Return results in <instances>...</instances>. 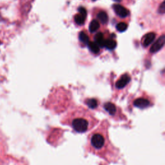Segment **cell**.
<instances>
[{
    "label": "cell",
    "mask_w": 165,
    "mask_h": 165,
    "mask_svg": "<svg viewBox=\"0 0 165 165\" xmlns=\"http://www.w3.org/2000/svg\"><path fill=\"white\" fill-rule=\"evenodd\" d=\"M108 123L102 121L99 126L92 131L88 137L87 150L107 160H113L117 155V150H114L108 134Z\"/></svg>",
    "instance_id": "1"
},
{
    "label": "cell",
    "mask_w": 165,
    "mask_h": 165,
    "mask_svg": "<svg viewBox=\"0 0 165 165\" xmlns=\"http://www.w3.org/2000/svg\"><path fill=\"white\" fill-rule=\"evenodd\" d=\"M62 123L67 125L77 133H85L94 128L98 121L93 115L84 109H77L68 113Z\"/></svg>",
    "instance_id": "2"
},
{
    "label": "cell",
    "mask_w": 165,
    "mask_h": 165,
    "mask_svg": "<svg viewBox=\"0 0 165 165\" xmlns=\"http://www.w3.org/2000/svg\"><path fill=\"white\" fill-rule=\"evenodd\" d=\"M78 12L79 13L74 16V21L77 25H82L85 23L86 18H87V11L84 7L80 6L78 9Z\"/></svg>",
    "instance_id": "3"
},
{
    "label": "cell",
    "mask_w": 165,
    "mask_h": 165,
    "mask_svg": "<svg viewBox=\"0 0 165 165\" xmlns=\"http://www.w3.org/2000/svg\"><path fill=\"white\" fill-rule=\"evenodd\" d=\"M133 103L134 106L141 109H146L151 105V102H150V100L145 97H139L136 99L134 100Z\"/></svg>",
    "instance_id": "4"
},
{
    "label": "cell",
    "mask_w": 165,
    "mask_h": 165,
    "mask_svg": "<svg viewBox=\"0 0 165 165\" xmlns=\"http://www.w3.org/2000/svg\"><path fill=\"white\" fill-rule=\"evenodd\" d=\"M113 9L117 15L121 18H125L129 15L128 10H127L125 7L119 4L113 5Z\"/></svg>",
    "instance_id": "5"
},
{
    "label": "cell",
    "mask_w": 165,
    "mask_h": 165,
    "mask_svg": "<svg viewBox=\"0 0 165 165\" xmlns=\"http://www.w3.org/2000/svg\"><path fill=\"white\" fill-rule=\"evenodd\" d=\"M164 40H165L164 35H162L152 45L151 48H150V52L155 53L160 51L164 45Z\"/></svg>",
    "instance_id": "6"
},
{
    "label": "cell",
    "mask_w": 165,
    "mask_h": 165,
    "mask_svg": "<svg viewBox=\"0 0 165 165\" xmlns=\"http://www.w3.org/2000/svg\"><path fill=\"white\" fill-rule=\"evenodd\" d=\"M130 76L128 74H124L122 76L116 83V87L119 89H123L125 86L130 81Z\"/></svg>",
    "instance_id": "7"
},
{
    "label": "cell",
    "mask_w": 165,
    "mask_h": 165,
    "mask_svg": "<svg viewBox=\"0 0 165 165\" xmlns=\"http://www.w3.org/2000/svg\"><path fill=\"white\" fill-rule=\"evenodd\" d=\"M155 34H154V32H150L146 34V35H144V37L142 38V46L145 47H147L152 43L155 39Z\"/></svg>",
    "instance_id": "8"
},
{
    "label": "cell",
    "mask_w": 165,
    "mask_h": 165,
    "mask_svg": "<svg viewBox=\"0 0 165 165\" xmlns=\"http://www.w3.org/2000/svg\"><path fill=\"white\" fill-rule=\"evenodd\" d=\"M105 110L108 112L110 116L114 117L118 113V108L113 103L110 102H107L104 105Z\"/></svg>",
    "instance_id": "9"
},
{
    "label": "cell",
    "mask_w": 165,
    "mask_h": 165,
    "mask_svg": "<svg viewBox=\"0 0 165 165\" xmlns=\"http://www.w3.org/2000/svg\"><path fill=\"white\" fill-rule=\"evenodd\" d=\"M94 40L96 43L100 47H103L105 45V39L104 38L103 34L101 32L97 33L94 37Z\"/></svg>",
    "instance_id": "10"
},
{
    "label": "cell",
    "mask_w": 165,
    "mask_h": 165,
    "mask_svg": "<svg viewBox=\"0 0 165 165\" xmlns=\"http://www.w3.org/2000/svg\"><path fill=\"white\" fill-rule=\"evenodd\" d=\"M97 19L102 24H106L109 21V16L105 11H100L97 15Z\"/></svg>",
    "instance_id": "11"
},
{
    "label": "cell",
    "mask_w": 165,
    "mask_h": 165,
    "mask_svg": "<svg viewBox=\"0 0 165 165\" xmlns=\"http://www.w3.org/2000/svg\"><path fill=\"white\" fill-rule=\"evenodd\" d=\"M117 46V42L114 39H105L104 47H106L109 50H113Z\"/></svg>",
    "instance_id": "12"
},
{
    "label": "cell",
    "mask_w": 165,
    "mask_h": 165,
    "mask_svg": "<svg viewBox=\"0 0 165 165\" xmlns=\"http://www.w3.org/2000/svg\"><path fill=\"white\" fill-rule=\"evenodd\" d=\"M99 21L96 19H93L89 25V31L90 32H94L99 29Z\"/></svg>",
    "instance_id": "13"
},
{
    "label": "cell",
    "mask_w": 165,
    "mask_h": 165,
    "mask_svg": "<svg viewBox=\"0 0 165 165\" xmlns=\"http://www.w3.org/2000/svg\"><path fill=\"white\" fill-rule=\"evenodd\" d=\"M88 47L90 49V51L94 53V54H98L99 52V47L96 43L95 42H92V41H89V43H88Z\"/></svg>",
    "instance_id": "14"
},
{
    "label": "cell",
    "mask_w": 165,
    "mask_h": 165,
    "mask_svg": "<svg viewBox=\"0 0 165 165\" xmlns=\"http://www.w3.org/2000/svg\"><path fill=\"white\" fill-rule=\"evenodd\" d=\"M85 103L90 109H96L98 106V102L96 99H88L85 101Z\"/></svg>",
    "instance_id": "15"
},
{
    "label": "cell",
    "mask_w": 165,
    "mask_h": 165,
    "mask_svg": "<svg viewBox=\"0 0 165 165\" xmlns=\"http://www.w3.org/2000/svg\"><path fill=\"white\" fill-rule=\"evenodd\" d=\"M79 39H80L81 42H82L85 45H88L90 41L89 36L85 32H81L80 33V34H79Z\"/></svg>",
    "instance_id": "16"
},
{
    "label": "cell",
    "mask_w": 165,
    "mask_h": 165,
    "mask_svg": "<svg viewBox=\"0 0 165 165\" xmlns=\"http://www.w3.org/2000/svg\"><path fill=\"white\" fill-rule=\"evenodd\" d=\"M127 28H128V25L124 22H121L116 25L117 31L120 32H123L125 31L127 29Z\"/></svg>",
    "instance_id": "17"
},
{
    "label": "cell",
    "mask_w": 165,
    "mask_h": 165,
    "mask_svg": "<svg viewBox=\"0 0 165 165\" xmlns=\"http://www.w3.org/2000/svg\"><path fill=\"white\" fill-rule=\"evenodd\" d=\"M164 8H165V7H164V2H163L161 3V6L159 7V12H160V13H161V14H164Z\"/></svg>",
    "instance_id": "18"
},
{
    "label": "cell",
    "mask_w": 165,
    "mask_h": 165,
    "mask_svg": "<svg viewBox=\"0 0 165 165\" xmlns=\"http://www.w3.org/2000/svg\"><path fill=\"white\" fill-rule=\"evenodd\" d=\"M113 1L116 2H120L121 1V0H113Z\"/></svg>",
    "instance_id": "19"
},
{
    "label": "cell",
    "mask_w": 165,
    "mask_h": 165,
    "mask_svg": "<svg viewBox=\"0 0 165 165\" xmlns=\"http://www.w3.org/2000/svg\"><path fill=\"white\" fill-rule=\"evenodd\" d=\"M92 1H96V0H92Z\"/></svg>",
    "instance_id": "20"
}]
</instances>
